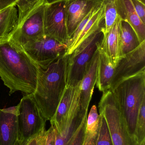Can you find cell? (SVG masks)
<instances>
[{"instance_id":"cell-1","label":"cell","mask_w":145,"mask_h":145,"mask_svg":"<svg viewBox=\"0 0 145 145\" xmlns=\"http://www.w3.org/2000/svg\"><path fill=\"white\" fill-rule=\"evenodd\" d=\"M38 66L23 48L10 40L0 43V77L9 95L20 91L35 92Z\"/></svg>"},{"instance_id":"cell-2","label":"cell","mask_w":145,"mask_h":145,"mask_svg":"<svg viewBox=\"0 0 145 145\" xmlns=\"http://www.w3.org/2000/svg\"><path fill=\"white\" fill-rule=\"evenodd\" d=\"M68 57L65 54L46 69L37 66L36 87L32 94L47 121L53 118L66 88Z\"/></svg>"},{"instance_id":"cell-3","label":"cell","mask_w":145,"mask_h":145,"mask_svg":"<svg viewBox=\"0 0 145 145\" xmlns=\"http://www.w3.org/2000/svg\"><path fill=\"white\" fill-rule=\"evenodd\" d=\"M110 90L122 112L129 133L135 138L139 110L145 99V71L122 80Z\"/></svg>"},{"instance_id":"cell-4","label":"cell","mask_w":145,"mask_h":145,"mask_svg":"<svg viewBox=\"0 0 145 145\" xmlns=\"http://www.w3.org/2000/svg\"><path fill=\"white\" fill-rule=\"evenodd\" d=\"M99 115L104 118L113 145H140L129 133L125 118L111 90L103 93L98 104Z\"/></svg>"},{"instance_id":"cell-5","label":"cell","mask_w":145,"mask_h":145,"mask_svg":"<svg viewBox=\"0 0 145 145\" xmlns=\"http://www.w3.org/2000/svg\"><path fill=\"white\" fill-rule=\"evenodd\" d=\"M104 22L71 54L66 65V86L75 87L82 80L85 69L104 37Z\"/></svg>"},{"instance_id":"cell-6","label":"cell","mask_w":145,"mask_h":145,"mask_svg":"<svg viewBox=\"0 0 145 145\" xmlns=\"http://www.w3.org/2000/svg\"><path fill=\"white\" fill-rule=\"evenodd\" d=\"M46 4V0L39 1L18 22L17 29L9 40L22 48L44 36L43 18Z\"/></svg>"},{"instance_id":"cell-7","label":"cell","mask_w":145,"mask_h":145,"mask_svg":"<svg viewBox=\"0 0 145 145\" xmlns=\"http://www.w3.org/2000/svg\"><path fill=\"white\" fill-rule=\"evenodd\" d=\"M17 106L18 139L21 143L45 130L47 121L37 104L33 94L24 96Z\"/></svg>"},{"instance_id":"cell-8","label":"cell","mask_w":145,"mask_h":145,"mask_svg":"<svg viewBox=\"0 0 145 145\" xmlns=\"http://www.w3.org/2000/svg\"><path fill=\"white\" fill-rule=\"evenodd\" d=\"M22 48L26 54L42 69L66 54L68 46L50 37L44 35L39 40L26 45Z\"/></svg>"},{"instance_id":"cell-9","label":"cell","mask_w":145,"mask_h":145,"mask_svg":"<svg viewBox=\"0 0 145 145\" xmlns=\"http://www.w3.org/2000/svg\"><path fill=\"white\" fill-rule=\"evenodd\" d=\"M66 0L47 3L44 13L45 35L67 45L69 38L66 25Z\"/></svg>"},{"instance_id":"cell-10","label":"cell","mask_w":145,"mask_h":145,"mask_svg":"<svg viewBox=\"0 0 145 145\" xmlns=\"http://www.w3.org/2000/svg\"><path fill=\"white\" fill-rule=\"evenodd\" d=\"M80 84L76 86L72 102L65 118L62 133L60 134L56 133L55 145L68 144L85 118L87 117L88 110L83 108L80 101Z\"/></svg>"},{"instance_id":"cell-11","label":"cell","mask_w":145,"mask_h":145,"mask_svg":"<svg viewBox=\"0 0 145 145\" xmlns=\"http://www.w3.org/2000/svg\"><path fill=\"white\" fill-rule=\"evenodd\" d=\"M145 71V41L133 51L121 57L115 68L110 89L122 80Z\"/></svg>"},{"instance_id":"cell-12","label":"cell","mask_w":145,"mask_h":145,"mask_svg":"<svg viewBox=\"0 0 145 145\" xmlns=\"http://www.w3.org/2000/svg\"><path fill=\"white\" fill-rule=\"evenodd\" d=\"M104 1L66 0V25L69 40L82 20Z\"/></svg>"},{"instance_id":"cell-13","label":"cell","mask_w":145,"mask_h":145,"mask_svg":"<svg viewBox=\"0 0 145 145\" xmlns=\"http://www.w3.org/2000/svg\"><path fill=\"white\" fill-rule=\"evenodd\" d=\"M18 106L0 109V145H20Z\"/></svg>"},{"instance_id":"cell-14","label":"cell","mask_w":145,"mask_h":145,"mask_svg":"<svg viewBox=\"0 0 145 145\" xmlns=\"http://www.w3.org/2000/svg\"><path fill=\"white\" fill-rule=\"evenodd\" d=\"M99 58V52L98 48L86 67L80 84V101L82 106L87 110H88L96 84Z\"/></svg>"},{"instance_id":"cell-15","label":"cell","mask_w":145,"mask_h":145,"mask_svg":"<svg viewBox=\"0 0 145 145\" xmlns=\"http://www.w3.org/2000/svg\"><path fill=\"white\" fill-rule=\"evenodd\" d=\"M122 20L118 16L107 33L104 34L100 47L104 51L112 66L115 68L120 58V33Z\"/></svg>"},{"instance_id":"cell-16","label":"cell","mask_w":145,"mask_h":145,"mask_svg":"<svg viewBox=\"0 0 145 145\" xmlns=\"http://www.w3.org/2000/svg\"><path fill=\"white\" fill-rule=\"evenodd\" d=\"M118 16L133 29L140 43L145 41V24L139 17L131 0H115Z\"/></svg>"},{"instance_id":"cell-17","label":"cell","mask_w":145,"mask_h":145,"mask_svg":"<svg viewBox=\"0 0 145 145\" xmlns=\"http://www.w3.org/2000/svg\"><path fill=\"white\" fill-rule=\"evenodd\" d=\"M100 45L98 46L99 58L95 85L99 90L103 93L110 89L115 68L112 66L110 59L104 51L100 47Z\"/></svg>"},{"instance_id":"cell-18","label":"cell","mask_w":145,"mask_h":145,"mask_svg":"<svg viewBox=\"0 0 145 145\" xmlns=\"http://www.w3.org/2000/svg\"><path fill=\"white\" fill-rule=\"evenodd\" d=\"M15 6H9L0 11V43L9 40L17 29L18 16Z\"/></svg>"},{"instance_id":"cell-19","label":"cell","mask_w":145,"mask_h":145,"mask_svg":"<svg viewBox=\"0 0 145 145\" xmlns=\"http://www.w3.org/2000/svg\"><path fill=\"white\" fill-rule=\"evenodd\" d=\"M76 86H66L55 114L50 121L51 124L55 127L56 133L58 134H60L62 133L65 118L72 102Z\"/></svg>"},{"instance_id":"cell-20","label":"cell","mask_w":145,"mask_h":145,"mask_svg":"<svg viewBox=\"0 0 145 145\" xmlns=\"http://www.w3.org/2000/svg\"><path fill=\"white\" fill-rule=\"evenodd\" d=\"M104 1L99 7L97 11L89 20L83 28L75 41L67 48L66 54H70L83 41L87 39L92 33L97 30L103 24L104 18Z\"/></svg>"},{"instance_id":"cell-21","label":"cell","mask_w":145,"mask_h":145,"mask_svg":"<svg viewBox=\"0 0 145 145\" xmlns=\"http://www.w3.org/2000/svg\"><path fill=\"white\" fill-rule=\"evenodd\" d=\"M140 44L132 26L127 22L122 20L120 33V58L136 49Z\"/></svg>"},{"instance_id":"cell-22","label":"cell","mask_w":145,"mask_h":145,"mask_svg":"<svg viewBox=\"0 0 145 145\" xmlns=\"http://www.w3.org/2000/svg\"><path fill=\"white\" fill-rule=\"evenodd\" d=\"M104 34L107 33L115 23L118 16L115 0H104Z\"/></svg>"},{"instance_id":"cell-23","label":"cell","mask_w":145,"mask_h":145,"mask_svg":"<svg viewBox=\"0 0 145 145\" xmlns=\"http://www.w3.org/2000/svg\"><path fill=\"white\" fill-rule=\"evenodd\" d=\"M100 119V117L98 113L97 106L95 105H94L91 107L89 113L88 114L85 135L94 136L98 135Z\"/></svg>"},{"instance_id":"cell-24","label":"cell","mask_w":145,"mask_h":145,"mask_svg":"<svg viewBox=\"0 0 145 145\" xmlns=\"http://www.w3.org/2000/svg\"><path fill=\"white\" fill-rule=\"evenodd\" d=\"M136 140L140 144L145 139V99L140 107L135 131Z\"/></svg>"},{"instance_id":"cell-25","label":"cell","mask_w":145,"mask_h":145,"mask_svg":"<svg viewBox=\"0 0 145 145\" xmlns=\"http://www.w3.org/2000/svg\"><path fill=\"white\" fill-rule=\"evenodd\" d=\"M100 117L99 127L96 145H113L105 120L102 116L100 115Z\"/></svg>"},{"instance_id":"cell-26","label":"cell","mask_w":145,"mask_h":145,"mask_svg":"<svg viewBox=\"0 0 145 145\" xmlns=\"http://www.w3.org/2000/svg\"><path fill=\"white\" fill-rule=\"evenodd\" d=\"M18 21H20L27 13L40 0H17Z\"/></svg>"},{"instance_id":"cell-27","label":"cell","mask_w":145,"mask_h":145,"mask_svg":"<svg viewBox=\"0 0 145 145\" xmlns=\"http://www.w3.org/2000/svg\"><path fill=\"white\" fill-rule=\"evenodd\" d=\"M87 118H85L78 130L67 145H83L85 140Z\"/></svg>"},{"instance_id":"cell-28","label":"cell","mask_w":145,"mask_h":145,"mask_svg":"<svg viewBox=\"0 0 145 145\" xmlns=\"http://www.w3.org/2000/svg\"><path fill=\"white\" fill-rule=\"evenodd\" d=\"M56 135V129L51 124L48 130L45 131L41 145H55Z\"/></svg>"},{"instance_id":"cell-29","label":"cell","mask_w":145,"mask_h":145,"mask_svg":"<svg viewBox=\"0 0 145 145\" xmlns=\"http://www.w3.org/2000/svg\"><path fill=\"white\" fill-rule=\"evenodd\" d=\"M137 14L145 24V4L140 0H131Z\"/></svg>"},{"instance_id":"cell-30","label":"cell","mask_w":145,"mask_h":145,"mask_svg":"<svg viewBox=\"0 0 145 145\" xmlns=\"http://www.w3.org/2000/svg\"><path fill=\"white\" fill-rule=\"evenodd\" d=\"M46 129L20 143V145H41Z\"/></svg>"},{"instance_id":"cell-31","label":"cell","mask_w":145,"mask_h":145,"mask_svg":"<svg viewBox=\"0 0 145 145\" xmlns=\"http://www.w3.org/2000/svg\"><path fill=\"white\" fill-rule=\"evenodd\" d=\"M18 1L17 0H0V11L9 6H16Z\"/></svg>"},{"instance_id":"cell-32","label":"cell","mask_w":145,"mask_h":145,"mask_svg":"<svg viewBox=\"0 0 145 145\" xmlns=\"http://www.w3.org/2000/svg\"><path fill=\"white\" fill-rule=\"evenodd\" d=\"M58 1L59 0H46V1L47 3H50Z\"/></svg>"},{"instance_id":"cell-33","label":"cell","mask_w":145,"mask_h":145,"mask_svg":"<svg viewBox=\"0 0 145 145\" xmlns=\"http://www.w3.org/2000/svg\"><path fill=\"white\" fill-rule=\"evenodd\" d=\"M140 145H145V139H144V140L140 143Z\"/></svg>"},{"instance_id":"cell-34","label":"cell","mask_w":145,"mask_h":145,"mask_svg":"<svg viewBox=\"0 0 145 145\" xmlns=\"http://www.w3.org/2000/svg\"><path fill=\"white\" fill-rule=\"evenodd\" d=\"M140 1H142L143 2V3H145V0H140Z\"/></svg>"}]
</instances>
